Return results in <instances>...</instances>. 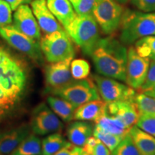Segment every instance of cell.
Segmentation results:
<instances>
[{
  "mask_svg": "<svg viewBox=\"0 0 155 155\" xmlns=\"http://www.w3.org/2000/svg\"><path fill=\"white\" fill-rule=\"evenodd\" d=\"M23 63L0 46V121L16 109L28 86Z\"/></svg>",
  "mask_w": 155,
  "mask_h": 155,
  "instance_id": "6da1fadb",
  "label": "cell"
},
{
  "mask_svg": "<svg viewBox=\"0 0 155 155\" xmlns=\"http://www.w3.org/2000/svg\"><path fill=\"white\" fill-rule=\"evenodd\" d=\"M128 50L112 36L101 38L91 57L98 74L125 82Z\"/></svg>",
  "mask_w": 155,
  "mask_h": 155,
  "instance_id": "7a4b0ae2",
  "label": "cell"
},
{
  "mask_svg": "<svg viewBox=\"0 0 155 155\" xmlns=\"http://www.w3.org/2000/svg\"><path fill=\"white\" fill-rule=\"evenodd\" d=\"M120 41L134 43L144 37L155 35V13L124 10L120 23Z\"/></svg>",
  "mask_w": 155,
  "mask_h": 155,
  "instance_id": "3957f363",
  "label": "cell"
},
{
  "mask_svg": "<svg viewBox=\"0 0 155 155\" xmlns=\"http://www.w3.org/2000/svg\"><path fill=\"white\" fill-rule=\"evenodd\" d=\"M65 30L83 53L91 56L101 39L98 25L92 14L77 15Z\"/></svg>",
  "mask_w": 155,
  "mask_h": 155,
  "instance_id": "277c9868",
  "label": "cell"
},
{
  "mask_svg": "<svg viewBox=\"0 0 155 155\" xmlns=\"http://www.w3.org/2000/svg\"><path fill=\"white\" fill-rule=\"evenodd\" d=\"M40 48L51 63L73 59L75 55L72 40L63 30L46 34L40 40Z\"/></svg>",
  "mask_w": 155,
  "mask_h": 155,
  "instance_id": "5b68a950",
  "label": "cell"
},
{
  "mask_svg": "<svg viewBox=\"0 0 155 155\" xmlns=\"http://www.w3.org/2000/svg\"><path fill=\"white\" fill-rule=\"evenodd\" d=\"M50 94L67 100L75 108L87 102L101 99L96 84L91 78L74 80Z\"/></svg>",
  "mask_w": 155,
  "mask_h": 155,
  "instance_id": "8992f818",
  "label": "cell"
},
{
  "mask_svg": "<svg viewBox=\"0 0 155 155\" xmlns=\"http://www.w3.org/2000/svg\"><path fill=\"white\" fill-rule=\"evenodd\" d=\"M124 12L116 0H95L92 15L102 32L111 35L119 29Z\"/></svg>",
  "mask_w": 155,
  "mask_h": 155,
  "instance_id": "52a82bcc",
  "label": "cell"
},
{
  "mask_svg": "<svg viewBox=\"0 0 155 155\" xmlns=\"http://www.w3.org/2000/svg\"><path fill=\"white\" fill-rule=\"evenodd\" d=\"M93 79L101 98L107 104L121 101H133L137 95L135 89L116 79L101 75H94Z\"/></svg>",
  "mask_w": 155,
  "mask_h": 155,
  "instance_id": "ba28073f",
  "label": "cell"
},
{
  "mask_svg": "<svg viewBox=\"0 0 155 155\" xmlns=\"http://www.w3.org/2000/svg\"><path fill=\"white\" fill-rule=\"evenodd\" d=\"M30 127L35 134L44 136L61 132L63 124L49 106L41 103L32 111Z\"/></svg>",
  "mask_w": 155,
  "mask_h": 155,
  "instance_id": "9c48e42d",
  "label": "cell"
},
{
  "mask_svg": "<svg viewBox=\"0 0 155 155\" xmlns=\"http://www.w3.org/2000/svg\"><path fill=\"white\" fill-rule=\"evenodd\" d=\"M0 35L15 49L35 61H42V50L37 40L19 32L14 25L0 27Z\"/></svg>",
  "mask_w": 155,
  "mask_h": 155,
  "instance_id": "30bf717a",
  "label": "cell"
},
{
  "mask_svg": "<svg viewBox=\"0 0 155 155\" xmlns=\"http://www.w3.org/2000/svg\"><path fill=\"white\" fill-rule=\"evenodd\" d=\"M150 63V60L139 55L134 47L129 48L125 81L128 86L135 90L140 88L147 77Z\"/></svg>",
  "mask_w": 155,
  "mask_h": 155,
  "instance_id": "8fae6325",
  "label": "cell"
},
{
  "mask_svg": "<svg viewBox=\"0 0 155 155\" xmlns=\"http://www.w3.org/2000/svg\"><path fill=\"white\" fill-rule=\"evenodd\" d=\"M73 59L52 63L46 68L45 82L49 93L66 86L75 80L71 72V63Z\"/></svg>",
  "mask_w": 155,
  "mask_h": 155,
  "instance_id": "7c38bea8",
  "label": "cell"
},
{
  "mask_svg": "<svg viewBox=\"0 0 155 155\" xmlns=\"http://www.w3.org/2000/svg\"><path fill=\"white\" fill-rule=\"evenodd\" d=\"M13 20L14 27L19 32L35 40H40V28L30 6H19L15 12Z\"/></svg>",
  "mask_w": 155,
  "mask_h": 155,
  "instance_id": "4fadbf2b",
  "label": "cell"
},
{
  "mask_svg": "<svg viewBox=\"0 0 155 155\" xmlns=\"http://www.w3.org/2000/svg\"><path fill=\"white\" fill-rule=\"evenodd\" d=\"M30 5L39 26L45 33L49 34L63 30L57 19L50 11L46 0H33Z\"/></svg>",
  "mask_w": 155,
  "mask_h": 155,
  "instance_id": "5bb4252c",
  "label": "cell"
},
{
  "mask_svg": "<svg viewBox=\"0 0 155 155\" xmlns=\"http://www.w3.org/2000/svg\"><path fill=\"white\" fill-rule=\"evenodd\" d=\"M107 111L121 119L129 128L137 124L139 114L134 101H121L107 104Z\"/></svg>",
  "mask_w": 155,
  "mask_h": 155,
  "instance_id": "9a60e30c",
  "label": "cell"
},
{
  "mask_svg": "<svg viewBox=\"0 0 155 155\" xmlns=\"http://www.w3.org/2000/svg\"><path fill=\"white\" fill-rule=\"evenodd\" d=\"M30 125L19 127L0 133V154H12L21 142L30 134Z\"/></svg>",
  "mask_w": 155,
  "mask_h": 155,
  "instance_id": "2e32d148",
  "label": "cell"
},
{
  "mask_svg": "<svg viewBox=\"0 0 155 155\" xmlns=\"http://www.w3.org/2000/svg\"><path fill=\"white\" fill-rule=\"evenodd\" d=\"M107 112V103L101 99L87 102L76 108L73 119L77 121H94Z\"/></svg>",
  "mask_w": 155,
  "mask_h": 155,
  "instance_id": "e0dca14e",
  "label": "cell"
},
{
  "mask_svg": "<svg viewBox=\"0 0 155 155\" xmlns=\"http://www.w3.org/2000/svg\"><path fill=\"white\" fill-rule=\"evenodd\" d=\"M94 128L91 123L83 121L72 122L67 128V137L71 144L83 147L93 135Z\"/></svg>",
  "mask_w": 155,
  "mask_h": 155,
  "instance_id": "ac0fdd59",
  "label": "cell"
},
{
  "mask_svg": "<svg viewBox=\"0 0 155 155\" xmlns=\"http://www.w3.org/2000/svg\"><path fill=\"white\" fill-rule=\"evenodd\" d=\"M47 5L57 20L65 28L77 14L69 0H46Z\"/></svg>",
  "mask_w": 155,
  "mask_h": 155,
  "instance_id": "d6986e66",
  "label": "cell"
},
{
  "mask_svg": "<svg viewBox=\"0 0 155 155\" xmlns=\"http://www.w3.org/2000/svg\"><path fill=\"white\" fill-rule=\"evenodd\" d=\"M129 134L141 155H155V137L134 125Z\"/></svg>",
  "mask_w": 155,
  "mask_h": 155,
  "instance_id": "ffe728a7",
  "label": "cell"
},
{
  "mask_svg": "<svg viewBox=\"0 0 155 155\" xmlns=\"http://www.w3.org/2000/svg\"><path fill=\"white\" fill-rule=\"evenodd\" d=\"M95 124L96 127L121 137H125L130 130V128L128 127L121 119L109 114L108 111L97 120Z\"/></svg>",
  "mask_w": 155,
  "mask_h": 155,
  "instance_id": "44dd1931",
  "label": "cell"
},
{
  "mask_svg": "<svg viewBox=\"0 0 155 155\" xmlns=\"http://www.w3.org/2000/svg\"><path fill=\"white\" fill-rule=\"evenodd\" d=\"M47 101L54 113L63 121L69 122L73 119L76 108L71 103L55 96H48Z\"/></svg>",
  "mask_w": 155,
  "mask_h": 155,
  "instance_id": "7402d4cb",
  "label": "cell"
},
{
  "mask_svg": "<svg viewBox=\"0 0 155 155\" xmlns=\"http://www.w3.org/2000/svg\"><path fill=\"white\" fill-rule=\"evenodd\" d=\"M42 154V141L36 134H30L23 140L12 155H40Z\"/></svg>",
  "mask_w": 155,
  "mask_h": 155,
  "instance_id": "603a6c76",
  "label": "cell"
},
{
  "mask_svg": "<svg viewBox=\"0 0 155 155\" xmlns=\"http://www.w3.org/2000/svg\"><path fill=\"white\" fill-rule=\"evenodd\" d=\"M59 133L51 134L42 141V155H54L68 144Z\"/></svg>",
  "mask_w": 155,
  "mask_h": 155,
  "instance_id": "cb8c5ba5",
  "label": "cell"
},
{
  "mask_svg": "<svg viewBox=\"0 0 155 155\" xmlns=\"http://www.w3.org/2000/svg\"><path fill=\"white\" fill-rule=\"evenodd\" d=\"M134 101L138 108L139 117L155 119V98L137 94Z\"/></svg>",
  "mask_w": 155,
  "mask_h": 155,
  "instance_id": "d4e9b609",
  "label": "cell"
},
{
  "mask_svg": "<svg viewBox=\"0 0 155 155\" xmlns=\"http://www.w3.org/2000/svg\"><path fill=\"white\" fill-rule=\"evenodd\" d=\"M134 48L141 57L155 61V35L144 37L135 42Z\"/></svg>",
  "mask_w": 155,
  "mask_h": 155,
  "instance_id": "484cf974",
  "label": "cell"
},
{
  "mask_svg": "<svg viewBox=\"0 0 155 155\" xmlns=\"http://www.w3.org/2000/svg\"><path fill=\"white\" fill-rule=\"evenodd\" d=\"M93 135L96 139L101 141L103 144H105L111 152L119 146L122 139L124 138V137H119V136L108 132L104 129H101L96 126H95L94 128Z\"/></svg>",
  "mask_w": 155,
  "mask_h": 155,
  "instance_id": "4316f807",
  "label": "cell"
},
{
  "mask_svg": "<svg viewBox=\"0 0 155 155\" xmlns=\"http://www.w3.org/2000/svg\"><path fill=\"white\" fill-rule=\"evenodd\" d=\"M137 91L139 94L155 98V61H150L146 78Z\"/></svg>",
  "mask_w": 155,
  "mask_h": 155,
  "instance_id": "83f0119b",
  "label": "cell"
},
{
  "mask_svg": "<svg viewBox=\"0 0 155 155\" xmlns=\"http://www.w3.org/2000/svg\"><path fill=\"white\" fill-rule=\"evenodd\" d=\"M91 66L88 61L83 59H75L71 63V72L75 80L86 78L90 74Z\"/></svg>",
  "mask_w": 155,
  "mask_h": 155,
  "instance_id": "f1b7e54d",
  "label": "cell"
},
{
  "mask_svg": "<svg viewBox=\"0 0 155 155\" xmlns=\"http://www.w3.org/2000/svg\"><path fill=\"white\" fill-rule=\"evenodd\" d=\"M112 152L115 155H141L129 134Z\"/></svg>",
  "mask_w": 155,
  "mask_h": 155,
  "instance_id": "f546056e",
  "label": "cell"
},
{
  "mask_svg": "<svg viewBox=\"0 0 155 155\" xmlns=\"http://www.w3.org/2000/svg\"><path fill=\"white\" fill-rule=\"evenodd\" d=\"M77 15L92 14L95 0H69Z\"/></svg>",
  "mask_w": 155,
  "mask_h": 155,
  "instance_id": "4dcf8cb0",
  "label": "cell"
},
{
  "mask_svg": "<svg viewBox=\"0 0 155 155\" xmlns=\"http://www.w3.org/2000/svg\"><path fill=\"white\" fill-rule=\"evenodd\" d=\"M12 22V9L7 2L0 0V27L10 25Z\"/></svg>",
  "mask_w": 155,
  "mask_h": 155,
  "instance_id": "1f68e13d",
  "label": "cell"
},
{
  "mask_svg": "<svg viewBox=\"0 0 155 155\" xmlns=\"http://www.w3.org/2000/svg\"><path fill=\"white\" fill-rule=\"evenodd\" d=\"M136 125L155 137V119L154 118L139 117Z\"/></svg>",
  "mask_w": 155,
  "mask_h": 155,
  "instance_id": "d6a6232c",
  "label": "cell"
},
{
  "mask_svg": "<svg viewBox=\"0 0 155 155\" xmlns=\"http://www.w3.org/2000/svg\"><path fill=\"white\" fill-rule=\"evenodd\" d=\"M131 3L144 12H155V0H131Z\"/></svg>",
  "mask_w": 155,
  "mask_h": 155,
  "instance_id": "836d02e7",
  "label": "cell"
},
{
  "mask_svg": "<svg viewBox=\"0 0 155 155\" xmlns=\"http://www.w3.org/2000/svg\"><path fill=\"white\" fill-rule=\"evenodd\" d=\"M83 147H79L69 142L54 155H81L83 152Z\"/></svg>",
  "mask_w": 155,
  "mask_h": 155,
  "instance_id": "e575fe53",
  "label": "cell"
},
{
  "mask_svg": "<svg viewBox=\"0 0 155 155\" xmlns=\"http://www.w3.org/2000/svg\"><path fill=\"white\" fill-rule=\"evenodd\" d=\"M111 152L109 150V149L106 146L105 144L100 140L97 141L96 146L94 147V150L91 152V155H111Z\"/></svg>",
  "mask_w": 155,
  "mask_h": 155,
  "instance_id": "d590c367",
  "label": "cell"
},
{
  "mask_svg": "<svg viewBox=\"0 0 155 155\" xmlns=\"http://www.w3.org/2000/svg\"><path fill=\"white\" fill-rule=\"evenodd\" d=\"M9 4L12 10L15 11L20 5L31 3V0H5Z\"/></svg>",
  "mask_w": 155,
  "mask_h": 155,
  "instance_id": "8d00e7d4",
  "label": "cell"
},
{
  "mask_svg": "<svg viewBox=\"0 0 155 155\" xmlns=\"http://www.w3.org/2000/svg\"><path fill=\"white\" fill-rule=\"evenodd\" d=\"M116 1H117L119 4H121V5H124V4L127 3L129 0H116Z\"/></svg>",
  "mask_w": 155,
  "mask_h": 155,
  "instance_id": "74e56055",
  "label": "cell"
},
{
  "mask_svg": "<svg viewBox=\"0 0 155 155\" xmlns=\"http://www.w3.org/2000/svg\"><path fill=\"white\" fill-rule=\"evenodd\" d=\"M81 155H91L90 154V153H88V152H86V151H83V154H81Z\"/></svg>",
  "mask_w": 155,
  "mask_h": 155,
  "instance_id": "f35d334b",
  "label": "cell"
},
{
  "mask_svg": "<svg viewBox=\"0 0 155 155\" xmlns=\"http://www.w3.org/2000/svg\"><path fill=\"white\" fill-rule=\"evenodd\" d=\"M111 155H115V154H114L113 152H111Z\"/></svg>",
  "mask_w": 155,
  "mask_h": 155,
  "instance_id": "ab89813d",
  "label": "cell"
},
{
  "mask_svg": "<svg viewBox=\"0 0 155 155\" xmlns=\"http://www.w3.org/2000/svg\"><path fill=\"white\" fill-rule=\"evenodd\" d=\"M0 155H2V154H0Z\"/></svg>",
  "mask_w": 155,
  "mask_h": 155,
  "instance_id": "60d3db41",
  "label": "cell"
}]
</instances>
